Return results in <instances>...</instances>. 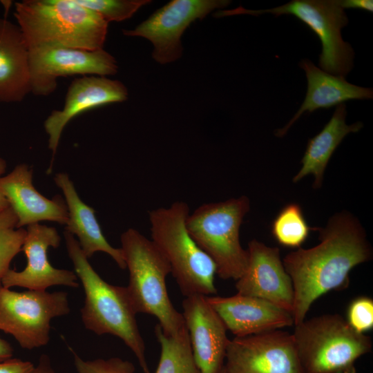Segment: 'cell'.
<instances>
[{
	"label": "cell",
	"instance_id": "obj_20",
	"mask_svg": "<svg viewBox=\"0 0 373 373\" xmlns=\"http://www.w3.org/2000/svg\"><path fill=\"white\" fill-rule=\"evenodd\" d=\"M54 180L62 191L67 207L65 231L77 236V240L88 258L96 252L102 251L109 255L120 269H125L126 263L121 248L113 247L109 244L102 233L94 209L79 198L68 175L57 173Z\"/></svg>",
	"mask_w": 373,
	"mask_h": 373
},
{
	"label": "cell",
	"instance_id": "obj_30",
	"mask_svg": "<svg viewBox=\"0 0 373 373\" xmlns=\"http://www.w3.org/2000/svg\"><path fill=\"white\" fill-rule=\"evenodd\" d=\"M341 7L344 9L354 8L373 11V1L372 0H338Z\"/></svg>",
	"mask_w": 373,
	"mask_h": 373
},
{
	"label": "cell",
	"instance_id": "obj_24",
	"mask_svg": "<svg viewBox=\"0 0 373 373\" xmlns=\"http://www.w3.org/2000/svg\"><path fill=\"white\" fill-rule=\"evenodd\" d=\"M312 229L307 224L299 204L290 203L278 213L271 224L276 240L286 247L300 248Z\"/></svg>",
	"mask_w": 373,
	"mask_h": 373
},
{
	"label": "cell",
	"instance_id": "obj_15",
	"mask_svg": "<svg viewBox=\"0 0 373 373\" xmlns=\"http://www.w3.org/2000/svg\"><path fill=\"white\" fill-rule=\"evenodd\" d=\"M182 305V314L200 373H221L229 341L224 324L206 296H186Z\"/></svg>",
	"mask_w": 373,
	"mask_h": 373
},
{
	"label": "cell",
	"instance_id": "obj_33",
	"mask_svg": "<svg viewBox=\"0 0 373 373\" xmlns=\"http://www.w3.org/2000/svg\"><path fill=\"white\" fill-rule=\"evenodd\" d=\"M6 169V162L0 157V177L5 173ZM9 207V204L0 191V213Z\"/></svg>",
	"mask_w": 373,
	"mask_h": 373
},
{
	"label": "cell",
	"instance_id": "obj_26",
	"mask_svg": "<svg viewBox=\"0 0 373 373\" xmlns=\"http://www.w3.org/2000/svg\"><path fill=\"white\" fill-rule=\"evenodd\" d=\"M99 15L108 23L131 18L148 0H75Z\"/></svg>",
	"mask_w": 373,
	"mask_h": 373
},
{
	"label": "cell",
	"instance_id": "obj_13",
	"mask_svg": "<svg viewBox=\"0 0 373 373\" xmlns=\"http://www.w3.org/2000/svg\"><path fill=\"white\" fill-rule=\"evenodd\" d=\"M61 237L57 229L39 223L26 227L22 251L27 265L21 271L10 269L0 280L5 287H21L32 290H46L55 285L79 287L75 273L54 267L48 260L49 247L57 248Z\"/></svg>",
	"mask_w": 373,
	"mask_h": 373
},
{
	"label": "cell",
	"instance_id": "obj_17",
	"mask_svg": "<svg viewBox=\"0 0 373 373\" xmlns=\"http://www.w3.org/2000/svg\"><path fill=\"white\" fill-rule=\"evenodd\" d=\"M207 300L236 337L294 325L290 312L260 298L237 293L229 297L207 296Z\"/></svg>",
	"mask_w": 373,
	"mask_h": 373
},
{
	"label": "cell",
	"instance_id": "obj_31",
	"mask_svg": "<svg viewBox=\"0 0 373 373\" xmlns=\"http://www.w3.org/2000/svg\"><path fill=\"white\" fill-rule=\"evenodd\" d=\"M32 373H55L47 355L43 354L41 356L39 363L36 367L35 366Z\"/></svg>",
	"mask_w": 373,
	"mask_h": 373
},
{
	"label": "cell",
	"instance_id": "obj_23",
	"mask_svg": "<svg viewBox=\"0 0 373 373\" xmlns=\"http://www.w3.org/2000/svg\"><path fill=\"white\" fill-rule=\"evenodd\" d=\"M154 331L161 346L155 373H200L186 327L173 336L165 334L159 324L155 325Z\"/></svg>",
	"mask_w": 373,
	"mask_h": 373
},
{
	"label": "cell",
	"instance_id": "obj_5",
	"mask_svg": "<svg viewBox=\"0 0 373 373\" xmlns=\"http://www.w3.org/2000/svg\"><path fill=\"white\" fill-rule=\"evenodd\" d=\"M189 214V207L182 201L150 211L151 240L169 262L171 273L185 297L216 294V264L188 232Z\"/></svg>",
	"mask_w": 373,
	"mask_h": 373
},
{
	"label": "cell",
	"instance_id": "obj_29",
	"mask_svg": "<svg viewBox=\"0 0 373 373\" xmlns=\"http://www.w3.org/2000/svg\"><path fill=\"white\" fill-rule=\"evenodd\" d=\"M34 369L32 362L17 358L0 361V373H32Z\"/></svg>",
	"mask_w": 373,
	"mask_h": 373
},
{
	"label": "cell",
	"instance_id": "obj_12",
	"mask_svg": "<svg viewBox=\"0 0 373 373\" xmlns=\"http://www.w3.org/2000/svg\"><path fill=\"white\" fill-rule=\"evenodd\" d=\"M229 3L227 0H173L134 29L123 30V34L149 39L154 46L153 59L162 64L170 63L182 55L180 39L186 28Z\"/></svg>",
	"mask_w": 373,
	"mask_h": 373
},
{
	"label": "cell",
	"instance_id": "obj_27",
	"mask_svg": "<svg viewBox=\"0 0 373 373\" xmlns=\"http://www.w3.org/2000/svg\"><path fill=\"white\" fill-rule=\"evenodd\" d=\"M71 352L77 373H135L134 365L118 357L84 361L73 350Z\"/></svg>",
	"mask_w": 373,
	"mask_h": 373
},
{
	"label": "cell",
	"instance_id": "obj_21",
	"mask_svg": "<svg viewBox=\"0 0 373 373\" xmlns=\"http://www.w3.org/2000/svg\"><path fill=\"white\" fill-rule=\"evenodd\" d=\"M299 66L305 71L307 79L305 98L298 111L282 128L276 131L277 137H283L290 127L305 112L309 113L321 108H329L352 99H370L372 88L358 86L349 83L345 77L325 72L307 59H302Z\"/></svg>",
	"mask_w": 373,
	"mask_h": 373
},
{
	"label": "cell",
	"instance_id": "obj_28",
	"mask_svg": "<svg viewBox=\"0 0 373 373\" xmlns=\"http://www.w3.org/2000/svg\"><path fill=\"white\" fill-rule=\"evenodd\" d=\"M349 325L356 332L363 334L373 327V300L370 297L360 296L350 303L347 309Z\"/></svg>",
	"mask_w": 373,
	"mask_h": 373
},
{
	"label": "cell",
	"instance_id": "obj_14",
	"mask_svg": "<svg viewBox=\"0 0 373 373\" xmlns=\"http://www.w3.org/2000/svg\"><path fill=\"white\" fill-rule=\"evenodd\" d=\"M247 250L248 264L245 273L236 280L238 293L264 299L291 314L293 285L280 260L279 249L252 240Z\"/></svg>",
	"mask_w": 373,
	"mask_h": 373
},
{
	"label": "cell",
	"instance_id": "obj_4",
	"mask_svg": "<svg viewBox=\"0 0 373 373\" xmlns=\"http://www.w3.org/2000/svg\"><path fill=\"white\" fill-rule=\"evenodd\" d=\"M120 240L129 273L126 289L137 313L155 316L165 334H177L186 325L168 294L166 278L171 271L169 262L151 240L135 229L122 233Z\"/></svg>",
	"mask_w": 373,
	"mask_h": 373
},
{
	"label": "cell",
	"instance_id": "obj_9",
	"mask_svg": "<svg viewBox=\"0 0 373 373\" xmlns=\"http://www.w3.org/2000/svg\"><path fill=\"white\" fill-rule=\"evenodd\" d=\"M69 312L65 291L28 289L19 292L0 283V330L11 334L23 349L47 345L51 320Z\"/></svg>",
	"mask_w": 373,
	"mask_h": 373
},
{
	"label": "cell",
	"instance_id": "obj_10",
	"mask_svg": "<svg viewBox=\"0 0 373 373\" xmlns=\"http://www.w3.org/2000/svg\"><path fill=\"white\" fill-rule=\"evenodd\" d=\"M118 66L115 57L104 48L89 50L64 47L30 49L31 93L38 96L52 94L57 79L81 75H113Z\"/></svg>",
	"mask_w": 373,
	"mask_h": 373
},
{
	"label": "cell",
	"instance_id": "obj_8",
	"mask_svg": "<svg viewBox=\"0 0 373 373\" xmlns=\"http://www.w3.org/2000/svg\"><path fill=\"white\" fill-rule=\"evenodd\" d=\"M260 15L270 13L276 17L291 15L305 23L319 38L322 50L318 66L326 73L345 77L354 67V52L344 41L341 29L348 18L338 0H293L284 5L266 10H248L237 8L230 15Z\"/></svg>",
	"mask_w": 373,
	"mask_h": 373
},
{
	"label": "cell",
	"instance_id": "obj_11",
	"mask_svg": "<svg viewBox=\"0 0 373 373\" xmlns=\"http://www.w3.org/2000/svg\"><path fill=\"white\" fill-rule=\"evenodd\" d=\"M221 373H305L292 334L280 329L229 340Z\"/></svg>",
	"mask_w": 373,
	"mask_h": 373
},
{
	"label": "cell",
	"instance_id": "obj_25",
	"mask_svg": "<svg viewBox=\"0 0 373 373\" xmlns=\"http://www.w3.org/2000/svg\"><path fill=\"white\" fill-rule=\"evenodd\" d=\"M17 222L10 206L0 213V280L10 269L12 259L22 251L26 229L18 228Z\"/></svg>",
	"mask_w": 373,
	"mask_h": 373
},
{
	"label": "cell",
	"instance_id": "obj_6",
	"mask_svg": "<svg viewBox=\"0 0 373 373\" xmlns=\"http://www.w3.org/2000/svg\"><path fill=\"white\" fill-rule=\"evenodd\" d=\"M292 336L305 373H356V360L372 347L370 336L338 314L304 320Z\"/></svg>",
	"mask_w": 373,
	"mask_h": 373
},
{
	"label": "cell",
	"instance_id": "obj_19",
	"mask_svg": "<svg viewBox=\"0 0 373 373\" xmlns=\"http://www.w3.org/2000/svg\"><path fill=\"white\" fill-rule=\"evenodd\" d=\"M30 93V50L19 26L0 17V102H21Z\"/></svg>",
	"mask_w": 373,
	"mask_h": 373
},
{
	"label": "cell",
	"instance_id": "obj_32",
	"mask_svg": "<svg viewBox=\"0 0 373 373\" xmlns=\"http://www.w3.org/2000/svg\"><path fill=\"white\" fill-rule=\"evenodd\" d=\"M13 355V349L10 344L0 337V361L10 358Z\"/></svg>",
	"mask_w": 373,
	"mask_h": 373
},
{
	"label": "cell",
	"instance_id": "obj_7",
	"mask_svg": "<svg viewBox=\"0 0 373 373\" xmlns=\"http://www.w3.org/2000/svg\"><path fill=\"white\" fill-rule=\"evenodd\" d=\"M250 209L247 196L204 203L189 214L186 226L196 244L212 259L216 274L238 280L245 271L248 252L240 242V228Z\"/></svg>",
	"mask_w": 373,
	"mask_h": 373
},
{
	"label": "cell",
	"instance_id": "obj_3",
	"mask_svg": "<svg viewBox=\"0 0 373 373\" xmlns=\"http://www.w3.org/2000/svg\"><path fill=\"white\" fill-rule=\"evenodd\" d=\"M14 16L30 49L64 47L102 49L108 23L75 0H23Z\"/></svg>",
	"mask_w": 373,
	"mask_h": 373
},
{
	"label": "cell",
	"instance_id": "obj_1",
	"mask_svg": "<svg viewBox=\"0 0 373 373\" xmlns=\"http://www.w3.org/2000/svg\"><path fill=\"white\" fill-rule=\"evenodd\" d=\"M319 243L298 248L283 261L294 289V325L303 321L312 304L331 290L347 287L350 271L369 261L370 244L359 221L347 212L332 217L324 228H316Z\"/></svg>",
	"mask_w": 373,
	"mask_h": 373
},
{
	"label": "cell",
	"instance_id": "obj_18",
	"mask_svg": "<svg viewBox=\"0 0 373 373\" xmlns=\"http://www.w3.org/2000/svg\"><path fill=\"white\" fill-rule=\"evenodd\" d=\"M0 191L17 218V227L50 221L66 224L67 207L64 199H48L32 184V170L26 164L17 165L6 175L0 177Z\"/></svg>",
	"mask_w": 373,
	"mask_h": 373
},
{
	"label": "cell",
	"instance_id": "obj_16",
	"mask_svg": "<svg viewBox=\"0 0 373 373\" xmlns=\"http://www.w3.org/2000/svg\"><path fill=\"white\" fill-rule=\"evenodd\" d=\"M127 97L126 87L118 80L95 75L75 79L68 88L62 108L52 111L44 121L48 146L52 155L56 153L64 128L72 119L98 106L124 102Z\"/></svg>",
	"mask_w": 373,
	"mask_h": 373
},
{
	"label": "cell",
	"instance_id": "obj_2",
	"mask_svg": "<svg viewBox=\"0 0 373 373\" xmlns=\"http://www.w3.org/2000/svg\"><path fill=\"white\" fill-rule=\"evenodd\" d=\"M66 249L85 294L80 310L84 327L97 335L120 338L133 352L144 373H151L145 344L138 328L137 314L126 287L108 283L95 271L74 236L64 231Z\"/></svg>",
	"mask_w": 373,
	"mask_h": 373
},
{
	"label": "cell",
	"instance_id": "obj_22",
	"mask_svg": "<svg viewBox=\"0 0 373 373\" xmlns=\"http://www.w3.org/2000/svg\"><path fill=\"white\" fill-rule=\"evenodd\" d=\"M346 115L345 104H338L323 128L309 140L301 160L302 166L293 178L294 182L307 175H313V187L321 186L325 170L336 149L347 134L356 133L363 126L361 122L347 124Z\"/></svg>",
	"mask_w": 373,
	"mask_h": 373
}]
</instances>
